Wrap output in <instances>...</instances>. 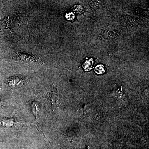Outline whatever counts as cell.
Listing matches in <instances>:
<instances>
[{"mask_svg":"<svg viewBox=\"0 0 149 149\" xmlns=\"http://www.w3.org/2000/svg\"><path fill=\"white\" fill-rule=\"evenodd\" d=\"M93 59H90L88 61H86L83 64V67L85 71H88L93 68Z\"/></svg>","mask_w":149,"mask_h":149,"instance_id":"cell-3","label":"cell"},{"mask_svg":"<svg viewBox=\"0 0 149 149\" xmlns=\"http://www.w3.org/2000/svg\"><path fill=\"white\" fill-rule=\"evenodd\" d=\"M74 17L75 16H74V14L72 13L67 14L66 15V17L68 20H72L74 19Z\"/></svg>","mask_w":149,"mask_h":149,"instance_id":"cell-7","label":"cell"},{"mask_svg":"<svg viewBox=\"0 0 149 149\" xmlns=\"http://www.w3.org/2000/svg\"><path fill=\"white\" fill-rule=\"evenodd\" d=\"M19 57L22 61L24 62L29 63L38 62L40 63H42V62L39 59H37V58L35 57L34 56L29 55V54L25 53H17Z\"/></svg>","mask_w":149,"mask_h":149,"instance_id":"cell-2","label":"cell"},{"mask_svg":"<svg viewBox=\"0 0 149 149\" xmlns=\"http://www.w3.org/2000/svg\"><path fill=\"white\" fill-rule=\"evenodd\" d=\"M48 100L52 108L55 107L58 100V94L56 90L54 87L50 88L47 93Z\"/></svg>","mask_w":149,"mask_h":149,"instance_id":"cell-1","label":"cell"},{"mask_svg":"<svg viewBox=\"0 0 149 149\" xmlns=\"http://www.w3.org/2000/svg\"><path fill=\"white\" fill-rule=\"evenodd\" d=\"M89 4L91 6V7L94 9H98L99 8V6H100L99 3L97 1H89Z\"/></svg>","mask_w":149,"mask_h":149,"instance_id":"cell-5","label":"cell"},{"mask_svg":"<svg viewBox=\"0 0 149 149\" xmlns=\"http://www.w3.org/2000/svg\"><path fill=\"white\" fill-rule=\"evenodd\" d=\"M1 98H0V104L1 103Z\"/></svg>","mask_w":149,"mask_h":149,"instance_id":"cell-8","label":"cell"},{"mask_svg":"<svg viewBox=\"0 0 149 149\" xmlns=\"http://www.w3.org/2000/svg\"><path fill=\"white\" fill-rule=\"evenodd\" d=\"M72 10L76 12L81 13L83 10V8L80 5L75 6L72 8Z\"/></svg>","mask_w":149,"mask_h":149,"instance_id":"cell-6","label":"cell"},{"mask_svg":"<svg viewBox=\"0 0 149 149\" xmlns=\"http://www.w3.org/2000/svg\"><path fill=\"white\" fill-rule=\"evenodd\" d=\"M95 72L97 74H103L105 72L104 68L102 65H99L95 68Z\"/></svg>","mask_w":149,"mask_h":149,"instance_id":"cell-4","label":"cell"}]
</instances>
